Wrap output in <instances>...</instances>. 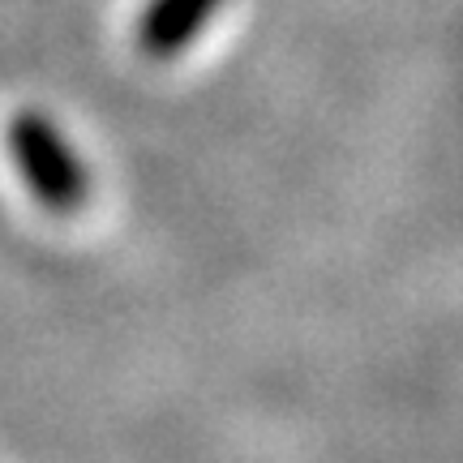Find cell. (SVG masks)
<instances>
[{
  "label": "cell",
  "mask_w": 463,
  "mask_h": 463,
  "mask_svg": "<svg viewBox=\"0 0 463 463\" xmlns=\"http://www.w3.org/2000/svg\"><path fill=\"white\" fill-rule=\"evenodd\" d=\"M5 137H9V155H14L26 189L52 215H78L90 202V167L48 112H39V108L14 112Z\"/></svg>",
  "instance_id": "1"
},
{
  "label": "cell",
  "mask_w": 463,
  "mask_h": 463,
  "mask_svg": "<svg viewBox=\"0 0 463 463\" xmlns=\"http://www.w3.org/2000/svg\"><path fill=\"white\" fill-rule=\"evenodd\" d=\"M223 9V0H146L133 26V43L146 61H176L202 39Z\"/></svg>",
  "instance_id": "2"
}]
</instances>
